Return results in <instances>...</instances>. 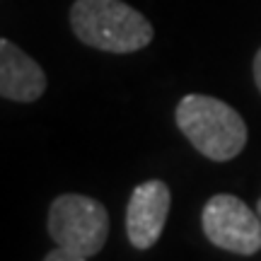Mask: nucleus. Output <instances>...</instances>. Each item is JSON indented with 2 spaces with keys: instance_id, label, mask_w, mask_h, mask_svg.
<instances>
[{
  "instance_id": "nucleus-1",
  "label": "nucleus",
  "mask_w": 261,
  "mask_h": 261,
  "mask_svg": "<svg viewBox=\"0 0 261 261\" xmlns=\"http://www.w3.org/2000/svg\"><path fill=\"white\" fill-rule=\"evenodd\" d=\"M70 27L83 44L109 54H133L152 41V24L123 0H75Z\"/></svg>"
},
{
  "instance_id": "nucleus-2",
  "label": "nucleus",
  "mask_w": 261,
  "mask_h": 261,
  "mask_svg": "<svg viewBox=\"0 0 261 261\" xmlns=\"http://www.w3.org/2000/svg\"><path fill=\"white\" fill-rule=\"evenodd\" d=\"M177 126L203 158L227 162L247 145V123L232 107L208 94H187L177 104Z\"/></svg>"
},
{
  "instance_id": "nucleus-3",
  "label": "nucleus",
  "mask_w": 261,
  "mask_h": 261,
  "mask_svg": "<svg viewBox=\"0 0 261 261\" xmlns=\"http://www.w3.org/2000/svg\"><path fill=\"white\" fill-rule=\"evenodd\" d=\"M48 234L68 252L94 256L109 234V215L99 201L83 194H63L48 208Z\"/></svg>"
},
{
  "instance_id": "nucleus-4",
  "label": "nucleus",
  "mask_w": 261,
  "mask_h": 261,
  "mask_svg": "<svg viewBox=\"0 0 261 261\" xmlns=\"http://www.w3.org/2000/svg\"><path fill=\"white\" fill-rule=\"evenodd\" d=\"M201 223L208 242L225 252L252 256L261 249V215L232 194L213 196L203 205Z\"/></svg>"
},
{
  "instance_id": "nucleus-5",
  "label": "nucleus",
  "mask_w": 261,
  "mask_h": 261,
  "mask_svg": "<svg viewBox=\"0 0 261 261\" xmlns=\"http://www.w3.org/2000/svg\"><path fill=\"white\" fill-rule=\"evenodd\" d=\"M169 203H172L169 189L160 179L143 181L130 191L126 205V234L136 249L155 247L167 223Z\"/></svg>"
},
{
  "instance_id": "nucleus-6",
  "label": "nucleus",
  "mask_w": 261,
  "mask_h": 261,
  "mask_svg": "<svg viewBox=\"0 0 261 261\" xmlns=\"http://www.w3.org/2000/svg\"><path fill=\"white\" fill-rule=\"evenodd\" d=\"M46 90L41 65L10 39L0 41V94L10 102H37Z\"/></svg>"
},
{
  "instance_id": "nucleus-7",
  "label": "nucleus",
  "mask_w": 261,
  "mask_h": 261,
  "mask_svg": "<svg viewBox=\"0 0 261 261\" xmlns=\"http://www.w3.org/2000/svg\"><path fill=\"white\" fill-rule=\"evenodd\" d=\"M44 261H87V256H80V254L75 252H68V249H63V247H58L56 249H51V252L44 256Z\"/></svg>"
},
{
  "instance_id": "nucleus-8",
  "label": "nucleus",
  "mask_w": 261,
  "mask_h": 261,
  "mask_svg": "<svg viewBox=\"0 0 261 261\" xmlns=\"http://www.w3.org/2000/svg\"><path fill=\"white\" fill-rule=\"evenodd\" d=\"M254 83H256V87H259V92H261V48L256 51V56H254Z\"/></svg>"
},
{
  "instance_id": "nucleus-9",
  "label": "nucleus",
  "mask_w": 261,
  "mask_h": 261,
  "mask_svg": "<svg viewBox=\"0 0 261 261\" xmlns=\"http://www.w3.org/2000/svg\"><path fill=\"white\" fill-rule=\"evenodd\" d=\"M256 213L261 215V198H259V205H256Z\"/></svg>"
}]
</instances>
